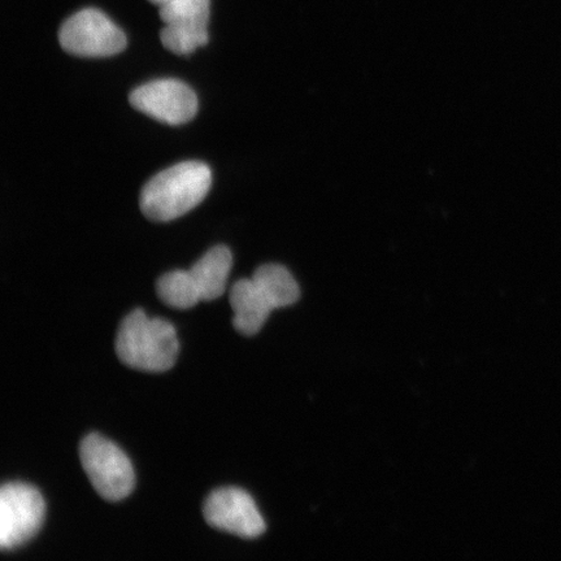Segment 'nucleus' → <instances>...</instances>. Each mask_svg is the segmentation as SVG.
<instances>
[{"instance_id": "obj_6", "label": "nucleus", "mask_w": 561, "mask_h": 561, "mask_svg": "<svg viewBox=\"0 0 561 561\" xmlns=\"http://www.w3.org/2000/svg\"><path fill=\"white\" fill-rule=\"evenodd\" d=\"M130 104L142 114L168 125L192 122L198 112V98L185 82L156 80L131 91Z\"/></svg>"}, {"instance_id": "obj_11", "label": "nucleus", "mask_w": 561, "mask_h": 561, "mask_svg": "<svg viewBox=\"0 0 561 561\" xmlns=\"http://www.w3.org/2000/svg\"><path fill=\"white\" fill-rule=\"evenodd\" d=\"M252 279L270 301L273 310L291 306L300 297L297 280L284 265L264 264L259 266Z\"/></svg>"}, {"instance_id": "obj_4", "label": "nucleus", "mask_w": 561, "mask_h": 561, "mask_svg": "<svg viewBox=\"0 0 561 561\" xmlns=\"http://www.w3.org/2000/svg\"><path fill=\"white\" fill-rule=\"evenodd\" d=\"M44 496L24 482H10L0 489V547L18 549L37 535L45 518Z\"/></svg>"}, {"instance_id": "obj_9", "label": "nucleus", "mask_w": 561, "mask_h": 561, "mask_svg": "<svg viewBox=\"0 0 561 561\" xmlns=\"http://www.w3.org/2000/svg\"><path fill=\"white\" fill-rule=\"evenodd\" d=\"M230 305L234 311L236 331L248 336L261 332L273 311L270 301L252 278L238 280L231 287Z\"/></svg>"}, {"instance_id": "obj_7", "label": "nucleus", "mask_w": 561, "mask_h": 561, "mask_svg": "<svg viewBox=\"0 0 561 561\" xmlns=\"http://www.w3.org/2000/svg\"><path fill=\"white\" fill-rule=\"evenodd\" d=\"M209 9L210 0H173L160 7V19L165 24L160 39L167 50L188 55L206 46Z\"/></svg>"}, {"instance_id": "obj_5", "label": "nucleus", "mask_w": 561, "mask_h": 561, "mask_svg": "<svg viewBox=\"0 0 561 561\" xmlns=\"http://www.w3.org/2000/svg\"><path fill=\"white\" fill-rule=\"evenodd\" d=\"M60 46L80 58H108L126 47L125 33L103 12L81 10L61 25Z\"/></svg>"}, {"instance_id": "obj_12", "label": "nucleus", "mask_w": 561, "mask_h": 561, "mask_svg": "<svg viewBox=\"0 0 561 561\" xmlns=\"http://www.w3.org/2000/svg\"><path fill=\"white\" fill-rule=\"evenodd\" d=\"M157 291L163 304L179 310H187L202 300L198 286L188 271L165 273L158 280Z\"/></svg>"}, {"instance_id": "obj_3", "label": "nucleus", "mask_w": 561, "mask_h": 561, "mask_svg": "<svg viewBox=\"0 0 561 561\" xmlns=\"http://www.w3.org/2000/svg\"><path fill=\"white\" fill-rule=\"evenodd\" d=\"M80 459L91 485L103 500L121 502L135 490L136 474L128 456L101 434L91 433L82 439Z\"/></svg>"}, {"instance_id": "obj_8", "label": "nucleus", "mask_w": 561, "mask_h": 561, "mask_svg": "<svg viewBox=\"0 0 561 561\" xmlns=\"http://www.w3.org/2000/svg\"><path fill=\"white\" fill-rule=\"evenodd\" d=\"M203 515L213 528L244 539L261 537L266 529L252 496L238 488H224L210 493Z\"/></svg>"}, {"instance_id": "obj_2", "label": "nucleus", "mask_w": 561, "mask_h": 561, "mask_svg": "<svg viewBox=\"0 0 561 561\" xmlns=\"http://www.w3.org/2000/svg\"><path fill=\"white\" fill-rule=\"evenodd\" d=\"M115 347L126 367L161 374L173 368L180 343L170 321L150 319L142 310H135L118 327Z\"/></svg>"}, {"instance_id": "obj_10", "label": "nucleus", "mask_w": 561, "mask_h": 561, "mask_svg": "<svg viewBox=\"0 0 561 561\" xmlns=\"http://www.w3.org/2000/svg\"><path fill=\"white\" fill-rule=\"evenodd\" d=\"M233 255L227 245H216L196 262L191 272L201 293L202 300L220 298L227 289Z\"/></svg>"}, {"instance_id": "obj_13", "label": "nucleus", "mask_w": 561, "mask_h": 561, "mask_svg": "<svg viewBox=\"0 0 561 561\" xmlns=\"http://www.w3.org/2000/svg\"><path fill=\"white\" fill-rule=\"evenodd\" d=\"M150 2L153 4H157L160 9V7L171 3V2H173V0H150Z\"/></svg>"}, {"instance_id": "obj_1", "label": "nucleus", "mask_w": 561, "mask_h": 561, "mask_svg": "<svg viewBox=\"0 0 561 561\" xmlns=\"http://www.w3.org/2000/svg\"><path fill=\"white\" fill-rule=\"evenodd\" d=\"M213 172L201 161H184L153 175L140 193V209L147 219L167 222L179 219L206 198Z\"/></svg>"}]
</instances>
